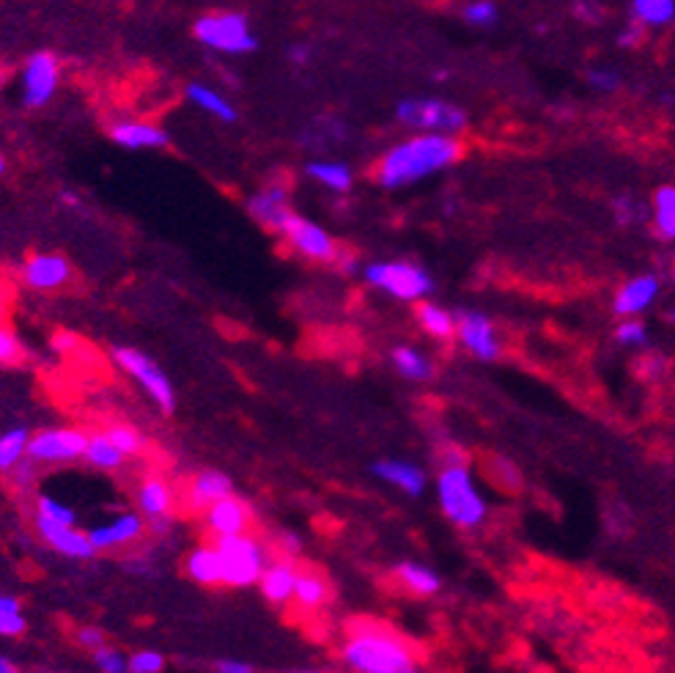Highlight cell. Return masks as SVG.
I'll return each mask as SVG.
<instances>
[{
	"instance_id": "6da1fadb",
	"label": "cell",
	"mask_w": 675,
	"mask_h": 673,
	"mask_svg": "<svg viewBox=\"0 0 675 673\" xmlns=\"http://www.w3.org/2000/svg\"><path fill=\"white\" fill-rule=\"evenodd\" d=\"M462 157V141L442 132H415L406 141L390 147L376 165V179L382 188L399 190L415 184L432 173L445 171Z\"/></svg>"
},
{
	"instance_id": "7a4b0ae2",
	"label": "cell",
	"mask_w": 675,
	"mask_h": 673,
	"mask_svg": "<svg viewBox=\"0 0 675 673\" xmlns=\"http://www.w3.org/2000/svg\"><path fill=\"white\" fill-rule=\"evenodd\" d=\"M341 660L360 673H412L417 654L410 641L385 624L357 622L343 641Z\"/></svg>"
},
{
	"instance_id": "3957f363",
	"label": "cell",
	"mask_w": 675,
	"mask_h": 673,
	"mask_svg": "<svg viewBox=\"0 0 675 673\" xmlns=\"http://www.w3.org/2000/svg\"><path fill=\"white\" fill-rule=\"evenodd\" d=\"M436 501L442 514L459 528H478L486 520V498L464 460H451L436 479Z\"/></svg>"
},
{
	"instance_id": "277c9868",
	"label": "cell",
	"mask_w": 675,
	"mask_h": 673,
	"mask_svg": "<svg viewBox=\"0 0 675 673\" xmlns=\"http://www.w3.org/2000/svg\"><path fill=\"white\" fill-rule=\"evenodd\" d=\"M193 37L201 48L220 56H250L259 50V37L253 33L248 14L242 11H209L193 26Z\"/></svg>"
},
{
	"instance_id": "5b68a950",
	"label": "cell",
	"mask_w": 675,
	"mask_h": 673,
	"mask_svg": "<svg viewBox=\"0 0 675 673\" xmlns=\"http://www.w3.org/2000/svg\"><path fill=\"white\" fill-rule=\"evenodd\" d=\"M220 553V564H223V585L231 589H248V585L259 583L261 572L270 564L266 548L255 536L248 533H236V536H220L214 539Z\"/></svg>"
},
{
	"instance_id": "8992f818",
	"label": "cell",
	"mask_w": 675,
	"mask_h": 673,
	"mask_svg": "<svg viewBox=\"0 0 675 673\" xmlns=\"http://www.w3.org/2000/svg\"><path fill=\"white\" fill-rule=\"evenodd\" d=\"M395 119L415 132H442L459 135L467 130V113L459 104L436 97H410L395 104Z\"/></svg>"
},
{
	"instance_id": "52a82bcc",
	"label": "cell",
	"mask_w": 675,
	"mask_h": 673,
	"mask_svg": "<svg viewBox=\"0 0 675 673\" xmlns=\"http://www.w3.org/2000/svg\"><path fill=\"white\" fill-rule=\"evenodd\" d=\"M113 363L119 365L130 380H135L138 385H141V391L154 402V408L160 410V413L171 415L173 410H177V391H173L171 380H168L165 371L157 365L154 358L135 350V346H115Z\"/></svg>"
},
{
	"instance_id": "ba28073f",
	"label": "cell",
	"mask_w": 675,
	"mask_h": 673,
	"mask_svg": "<svg viewBox=\"0 0 675 673\" xmlns=\"http://www.w3.org/2000/svg\"><path fill=\"white\" fill-rule=\"evenodd\" d=\"M89 434L78 426H48L31 432L28 440V460L37 462L39 468L56 465H74L83 460Z\"/></svg>"
},
{
	"instance_id": "9c48e42d",
	"label": "cell",
	"mask_w": 675,
	"mask_h": 673,
	"mask_svg": "<svg viewBox=\"0 0 675 673\" xmlns=\"http://www.w3.org/2000/svg\"><path fill=\"white\" fill-rule=\"evenodd\" d=\"M363 275L374 289H382V292L393 294L395 300H406V303L426 298L434 289L432 275L410 261H376V264L365 267Z\"/></svg>"
},
{
	"instance_id": "30bf717a",
	"label": "cell",
	"mask_w": 675,
	"mask_h": 673,
	"mask_svg": "<svg viewBox=\"0 0 675 673\" xmlns=\"http://www.w3.org/2000/svg\"><path fill=\"white\" fill-rule=\"evenodd\" d=\"M61 89V61L56 52L37 50L26 58L20 72V102L28 110L48 108Z\"/></svg>"
},
{
	"instance_id": "8fae6325",
	"label": "cell",
	"mask_w": 675,
	"mask_h": 673,
	"mask_svg": "<svg viewBox=\"0 0 675 673\" xmlns=\"http://www.w3.org/2000/svg\"><path fill=\"white\" fill-rule=\"evenodd\" d=\"M278 234H281L291 251L300 253L302 259L335 261L338 253H341L338 251V242L322 229V225L313 223V220H308V218H302V214H296V212L289 214L286 223L281 225Z\"/></svg>"
},
{
	"instance_id": "7c38bea8",
	"label": "cell",
	"mask_w": 675,
	"mask_h": 673,
	"mask_svg": "<svg viewBox=\"0 0 675 673\" xmlns=\"http://www.w3.org/2000/svg\"><path fill=\"white\" fill-rule=\"evenodd\" d=\"M33 525H37L39 539H42L44 544H48L50 550H56L58 555H63V559H72V561H91L97 555L94 544H91L89 533L80 531L78 522H56L48 518H39V514H33Z\"/></svg>"
},
{
	"instance_id": "4fadbf2b",
	"label": "cell",
	"mask_w": 675,
	"mask_h": 673,
	"mask_svg": "<svg viewBox=\"0 0 675 673\" xmlns=\"http://www.w3.org/2000/svg\"><path fill=\"white\" fill-rule=\"evenodd\" d=\"M173 503H177V492L165 475H145L138 484V512L143 514L151 531L165 533L171 528Z\"/></svg>"
},
{
	"instance_id": "5bb4252c",
	"label": "cell",
	"mask_w": 675,
	"mask_h": 673,
	"mask_svg": "<svg viewBox=\"0 0 675 673\" xmlns=\"http://www.w3.org/2000/svg\"><path fill=\"white\" fill-rule=\"evenodd\" d=\"M145 528L149 525H145V518L141 512H121L115 514L113 520L89 528L85 533H89L97 553H113V550H124L141 542Z\"/></svg>"
},
{
	"instance_id": "9a60e30c",
	"label": "cell",
	"mask_w": 675,
	"mask_h": 673,
	"mask_svg": "<svg viewBox=\"0 0 675 673\" xmlns=\"http://www.w3.org/2000/svg\"><path fill=\"white\" fill-rule=\"evenodd\" d=\"M20 281L33 292H58L72 281V261L61 253H33L22 261Z\"/></svg>"
},
{
	"instance_id": "2e32d148",
	"label": "cell",
	"mask_w": 675,
	"mask_h": 673,
	"mask_svg": "<svg viewBox=\"0 0 675 673\" xmlns=\"http://www.w3.org/2000/svg\"><path fill=\"white\" fill-rule=\"evenodd\" d=\"M203 528L212 539L220 536H236V533H248L253 525V512H250L248 503L242 498H236L234 492L220 501H214L212 506L203 509Z\"/></svg>"
},
{
	"instance_id": "e0dca14e",
	"label": "cell",
	"mask_w": 675,
	"mask_h": 673,
	"mask_svg": "<svg viewBox=\"0 0 675 673\" xmlns=\"http://www.w3.org/2000/svg\"><path fill=\"white\" fill-rule=\"evenodd\" d=\"M456 339L470 355H475L478 361H497L500 355V339L494 324L488 322L483 313L467 311L462 317H456Z\"/></svg>"
},
{
	"instance_id": "ac0fdd59",
	"label": "cell",
	"mask_w": 675,
	"mask_h": 673,
	"mask_svg": "<svg viewBox=\"0 0 675 673\" xmlns=\"http://www.w3.org/2000/svg\"><path fill=\"white\" fill-rule=\"evenodd\" d=\"M291 209V193L286 184H266L259 193H253L248 199V214L259 225L270 231H281V225L286 223Z\"/></svg>"
},
{
	"instance_id": "d6986e66",
	"label": "cell",
	"mask_w": 675,
	"mask_h": 673,
	"mask_svg": "<svg viewBox=\"0 0 675 673\" xmlns=\"http://www.w3.org/2000/svg\"><path fill=\"white\" fill-rule=\"evenodd\" d=\"M110 141L121 149H130V152H145V149H165L171 138L154 121L124 119L110 124Z\"/></svg>"
},
{
	"instance_id": "ffe728a7",
	"label": "cell",
	"mask_w": 675,
	"mask_h": 673,
	"mask_svg": "<svg viewBox=\"0 0 675 673\" xmlns=\"http://www.w3.org/2000/svg\"><path fill=\"white\" fill-rule=\"evenodd\" d=\"M231 492H234V481L229 475L220 473V470H201L190 479L188 490H184V501L193 512L201 514L203 509H209L214 501L231 495Z\"/></svg>"
},
{
	"instance_id": "44dd1931",
	"label": "cell",
	"mask_w": 675,
	"mask_h": 673,
	"mask_svg": "<svg viewBox=\"0 0 675 673\" xmlns=\"http://www.w3.org/2000/svg\"><path fill=\"white\" fill-rule=\"evenodd\" d=\"M656 298H659V278L637 275L615 292L613 309L618 317H637V313L651 309Z\"/></svg>"
},
{
	"instance_id": "7402d4cb",
	"label": "cell",
	"mask_w": 675,
	"mask_h": 673,
	"mask_svg": "<svg viewBox=\"0 0 675 673\" xmlns=\"http://www.w3.org/2000/svg\"><path fill=\"white\" fill-rule=\"evenodd\" d=\"M184 97H188V102L193 104V108L201 110V113L212 115V119L223 121V124H234V121L240 119L234 102H231L229 97L223 94V91L212 89V86L188 83V89H184Z\"/></svg>"
},
{
	"instance_id": "603a6c76",
	"label": "cell",
	"mask_w": 675,
	"mask_h": 673,
	"mask_svg": "<svg viewBox=\"0 0 675 673\" xmlns=\"http://www.w3.org/2000/svg\"><path fill=\"white\" fill-rule=\"evenodd\" d=\"M184 572L198 585H223V564H220L218 544H198L184 559Z\"/></svg>"
},
{
	"instance_id": "cb8c5ba5",
	"label": "cell",
	"mask_w": 675,
	"mask_h": 673,
	"mask_svg": "<svg viewBox=\"0 0 675 673\" xmlns=\"http://www.w3.org/2000/svg\"><path fill=\"white\" fill-rule=\"evenodd\" d=\"M296 566L291 561H275V564H266L264 572L259 577V589L272 605H286L291 602V594H294V583H296Z\"/></svg>"
},
{
	"instance_id": "d4e9b609",
	"label": "cell",
	"mask_w": 675,
	"mask_h": 673,
	"mask_svg": "<svg viewBox=\"0 0 675 673\" xmlns=\"http://www.w3.org/2000/svg\"><path fill=\"white\" fill-rule=\"evenodd\" d=\"M374 475L385 481V484L399 486L401 492H406V495L412 498H417L423 490H426V473H423L417 465H412V462H401V460L376 462Z\"/></svg>"
},
{
	"instance_id": "484cf974",
	"label": "cell",
	"mask_w": 675,
	"mask_h": 673,
	"mask_svg": "<svg viewBox=\"0 0 675 673\" xmlns=\"http://www.w3.org/2000/svg\"><path fill=\"white\" fill-rule=\"evenodd\" d=\"M291 602H294V605L305 613L322 611V607L330 602V583L324 580V574H319L313 570L296 572V583H294V594H291Z\"/></svg>"
},
{
	"instance_id": "4316f807",
	"label": "cell",
	"mask_w": 675,
	"mask_h": 673,
	"mask_svg": "<svg viewBox=\"0 0 675 673\" xmlns=\"http://www.w3.org/2000/svg\"><path fill=\"white\" fill-rule=\"evenodd\" d=\"M305 177L322 188L333 190V193H349L354 184L352 168L338 160H311L305 165Z\"/></svg>"
},
{
	"instance_id": "83f0119b",
	"label": "cell",
	"mask_w": 675,
	"mask_h": 673,
	"mask_svg": "<svg viewBox=\"0 0 675 673\" xmlns=\"http://www.w3.org/2000/svg\"><path fill=\"white\" fill-rule=\"evenodd\" d=\"M395 583L415 596H432L442 589L440 574L429 570V566L415 564V561H404V564L395 566Z\"/></svg>"
},
{
	"instance_id": "f1b7e54d",
	"label": "cell",
	"mask_w": 675,
	"mask_h": 673,
	"mask_svg": "<svg viewBox=\"0 0 675 673\" xmlns=\"http://www.w3.org/2000/svg\"><path fill=\"white\" fill-rule=\"evenodd\" d=\"M83 462H89V465L97 470H104V473H113V470H121L127 465V456L115 449V443L108 438V432H97L89 434Z\"/></svg>"
},
{
	"instance_id": "f546056e",
	"label": "cell",
	"mask_w": 675,
	"mask_h": 673,
	"mask_svg": "<svg viewBox=\"0 0 675 673\" xmlns=\"http://www.w3.org/2000/svg\"><path fill=\"white\" fill-rule=\"evenodd\" d=\"M28 440H31V432H28L26 426L6 429V432L0 434V473H11V470L26 460Z\"/></svg>"
},
{
	"instance_id": "4dcf8cb0",
	"label": "cell",
	"mask_w": 675,
	"mask_h": 673,
	"mask_svg": "<svg viewBox=\"0 0 675 673\" xmlns=\"http://www.w3.org/2000/svg\"><path fill=\"white\" fill-rule=\"evenodd\" d=\"M393 365L401 376L412 382H426L434 376V365L423 352H417L415 346H399L393 350Z\"/></svg>"
},
{
	"instance_id": "1f68e13d",
	"label": "cell",
	"mask_w": 675,
	"mask_h": 673,
	"mask_svg": "<svg viewBox=\"0 0 675 673\" xmlns=\"http://www.w3.org/2000/svg\"><path fill=\"white\" fill-rule=\"evenodd\" d=\"M632 20L643 28H665L675 20V0H632Z\"/></svg>"
},
{
	"instance_id": "d6a6232c",
	"label": "cell",
	"mask_w": 675,
	"mask_h": 673,
	"mask_svg": "<svg viewBox=\"0 0 675 673\" xmlns=\"http://www.w3.org/2000/svg\"><path fill=\"white\" fill-rule=\"evenodd\" d=\"M417 319H421L423 330L434 339L445 341L456 335V317L451 311H445L436 303H421L417 305Z\"/></svg>"
},
{
	"instance_id": "836d02e7",
	"label": "cell",
	"mask_w": 675,
	"mask_h": 673,
	"mask_svg": "<svg viewBox=\"0 0 675 673\" xmlns=\"http://www.w3.org/2000/svg\"><path fill=\"white\" fill-rule=\"evenodd\" d=\"M654 229L662 240H675V188H659L654 193Z\"/></svg>"
},
{
	"instance_id": "e575fe53",
	"label": "cell",
	"mask_w": 675,
	"mask_h": 673,
	"mask_svg": "<svg viewBox=\"0 0 675 673\" xmlns=\"http://www.w3.org/2000/svg\"><path fill=\"white\" fill-rule=\"evenodd\" d=\"M104 432H108V438L113 440L115 449H119L127 460H132V456H141L143 451L149 449V443H145L141 429L130 426V423H110Z\"/></svg>"
},
{
	"instance_id": "d590c367",
	"label": "cell",
	"mask_w": 675,
	"mask_h": 673,
	"mask_svg": "<svg viewBox=\"0 0 675 673\" xmlns=\"http://www.w3.org/2000/svg\"><path fill=\"white\" fill-rule=\"evenodd\" d=\"M26 613L17 596L0 594V637H20L26 632Z\"/></svg>"
},
{
	"instance_id": "8d00e7d4",
	"label": "cell",
	"mask_w": 675,
	"mask_h": 673,
	"mask_svg": "<svg viewBox=\"0 0 675 673\" xmlns=\"http://www.w3.org/2000/svg\"><path fill=\"white\" fill-rule=\"evenodd\" d=\"M462 17L467 26L492 28V26H497L500 9L494 0H470V3L462 9Z\"/></svg>"
},
{
	"instance_id": "74e56055",
	"label": "cell",
	"mask_w": 675,
	"mask_h": 673,
	"mask_svg": "<svg viewBox=\"0 0 675 673\" xmlns=\"http://www.w3.org/2000/svg\"><path fill=\"white\" fill-rule=\"evenodd\" d=\"M33 514H39V518H48L56 522H78L74 518V509L67 506V503L56 501V498L50 495H37V506H33Z\"/></svg>"
},
{
	"instance_id": "f35d334b",
	"label": "cell",
	"mask_w": 675,
	"mask_h": 673,
	"mask_svg": "<svg viewBox=\"0 0 675 673\" xmlns=\"http://www.w3.org/2000/svg\"><path fill=\"white\" fill-rule=\"evenodd\" d=\"M127 671L130 673H160L165 671V657L154 649H141L127 657Z\"/></svg>"
},
{
	"instance_id": "ab89813d",
	"label": "cell",
	"mask_w": 675,
	"mask_h": 673,
	"mask_svg": "<svg viewBox=\"0 0 675 673\" xmlns=\"http://www.w3.org/2000/svg\"><path fill=\"white\" fill-rule=\"evenodd\" d=\"M91 654H94V665L102 673H127V654L121 649L104 643V646H99Z\"/></svg>"
},
{
	"instance_id": "60d3db41",
	"label": "cell",
	"mask_w": 675,
	"mask_h": 673,
	"mask_svg": "<svg viewBox=\"0 0 675 673\" xmlns=\"http://www.w3.org/2000/svg\"><path fill=\"white\" fill-rule=\"evenodd\" d=\"M615 339L624 346H643L645 339H648V330H645V324L639 322V319L624 317V322L615 330Z\"/></svg>"
},
{
	"instance_id": "b9f144b4",
	"label": "cell",
	"mask_w": 675,
	"mask_h": 673,
	"mask_svg": "<svg viewBox=\"0 0 675 673\" xmlns=\"http://www.w3.org/2000/svg\"><path fill=\"white\" fill-rule=\"evenodd\" d=\"M587 83L596 91H618L621 89V72L609 67H593L587 72Z\"/></svg>"
},
{
	"instance_id": "7bdbcfd3",
	"label": "cell",
	"mask_w": 675,
	"mask_h": 673,
	"mask_svg": "<svg viewBox=\"0 0 675 673\" xmlns=\"http://www.w3.org/2000/svg\"><path fill=\"white\" fill-rule=\"evenodd\" d=\"M22 361V344L6 324H0V363L11 365Z\"/></svg>"
},
{
	"instance_id": "ee69618b",
	"label": "cell",
	"mask_w": 675,
	"mask_h": 673,
	"mask_svg": "<svg viewBox=\"0 0 675 673\" xmlns=\"http://www.w3.org/2000/svg\"><path fill=\"white\" fill-rule=\"evenodd\" d=\"M74 641H78V646L85 649V652H97L99 646H104V643H108V635H104L99 626L85 624V626H80L78 632H74Z\"/></svg>"
},
{
	"instance_id": "f6af8a7d",
	"label": "cell",
	"mask_w": 675,
	"mask_h": 673,
	"mask_svg": "<svg viewBox=\"0 0 675 673\" xmlns=\"http://www.w3.org/2000/svg\"><path fill=\"white\" fill-rule=\"evenodd\" d=\"M574 14L582 22H598L602 20V3L598 0H574L572 3Z\"/></svg>"
},
{
	"instance_id": "bcb514c9",
	"label": "cell",
	"mask_w": 675,
	"mask_h": 673,
	"mask_svg": "<svg viewBox=\"0 0 675 673\" xmlns=\"http://www.w3.org/2000/svg\"><path fill=\"white\" fill-rule=\"evenodd\" d=\"M643 207L637 204L634 199H618L615 201V214H618L621 223H637L639 218H643Z\"/></svg>"
},
{
	"instance_id": "7dc6e473",
	"label": "cell",
	"mask_w": 675,
	"mask_h": 673,
	"mask_svg": "<svg viewBox=\"0 0 675 673\" xmlns=\"http://www.w3.org/2000/svg\"><path fill=\"white\" fill-rule=\"evenodd\" d=\"M643 37H645V28L639 26L637 20H628V26L618 33V44L621 48H634V44L643 42Z\"/></svg>"
},
{
	"instance_id": "c3c4849f",
	"label": "cell",
	"mask_w": 675,
	"mask_h": 673,
	"mask_svg": "<svg viewBox=\"0 0 675 673\" xmlns=\"http://www.w3.org/2000/svg\"><path fill=\"white\" fill-rule=\"evenodd\" d=\"M286 56H289V61L294 63V67H305V63L311 61V48H308L305 42H296V44H291Z\"/></svg>"
},
{
	"instance_id": "681fc988",
	"label": "cell",
	"mask_w": 675,
	"mask_h": 673,
	"mask_svg": "<svg viewBox=\"0 0 675 673\" xmlns=\"http://www.w3.org/2000/svg\"><path fill=\"white\" fill-rule=\"evenodd\" d=\"M218 671L220 673H250L253 671V665L242 663V660H220Z\"/></svg>"
},
{
	"instance_id": "f907efd6",
	"label": "cell",
	"mask_w": 675,
	"mask_h": 673,
	"mask_svg": "<svg viewBox=\"0 0 675 673\" xmlns=\"http://www.w3.org/2000/svg\"><path fill=\"white\" fill-rule=\"evenodd\" d=\"M17 671V665L11 663L9 657H3V654H0V673H14Z\"/></svg>"
},
{
	"instance_id": "816d5d0a",
	"label": "cell",
	"mask_w": 675,
	"mask_h": 673,
	"mask_svg": "<svg viewBox=\"0 0 675 673\" xmlns=\"http://www.w3.org/2000/svg\"><path fill=\"white\" fill-rule=\"evenodd\" d=\"M3 173H6V157L0 154V177H3Z\"/></svg>"
},
{
	"instance_id": "f5cc1de1",
	"label": "cell",
	"mask_w": 675,
	"mask_h": 673,
	"mask_svg": "<svg viewBox=\"0 0 675 673\" xmlns=\"http://www.w3.org/2000/svg\"><path fill=\"white\" fill-rule=\"evenodd\" d=\"M671 319H673V324H675V309H673V317Z\"/></svg>"
},
{
	"instance_id": "db71d44e",
	"label": "cell",
	"mask_w": 675,
	"mask_h": 673,
	"mask_svg": "<svg viewBox=\"0 0 675 673\" xmlns=\"http://www.w3.org/2000/svg\"><path fill=\"white\" fill-rule=\"evenodd\" d=\"M673 278H675V272H673Z\"/></svg>"
}]
</instances>
